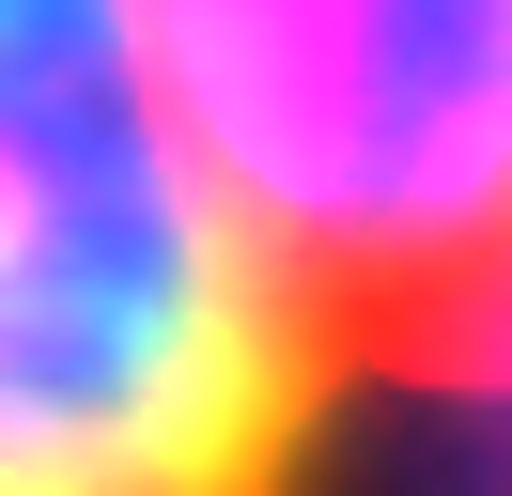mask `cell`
Listing matches in <instances>:
<instances>
[{
    "mask_svg": "<svg viewBox=\"0 0 512 496\" xmlns=\"http://www.w3.org/2000/svg\"><path fill=\"white\" fill-rule=\"evenodd\" d=\"M342 450L140 0H0V496H342Z\"/></svg>",
    "mask_w": 512,
    "mask_h": 496,
    "instance_id": "cell-1",
    "label": "cell"
},
{
    "mask_svg": "<svg viewBox=\"0 0 512 496\" xmlns=\"http://www.w3.org/2000/svg\"><path fill=\"white\" fill-rule=\"evenodd\" d=\"M140 31L357 419L512 341V0H140Z\"/></svg>",
    "mask_w": 512,
    "mask_h": 496,
    "instance_id": "cell-2",
    "label": "cell"
},
{
    "mask_svg": "<svg viewBox=\"0 0 512 496\" xmlns=\"http://www.w3.org/2000/svg\"><path fill=\"white\" fill-rule=\"evenodd\" d=\"M388 419L435 450V481H450V496H512V341H497V357H466L450 388L388 403Z\"/></svg>",
    "mask_w": 512,
    "mask_h": 496,
    "instance_id": "cell-3",
    "label": "cell"
}]
</instances>
